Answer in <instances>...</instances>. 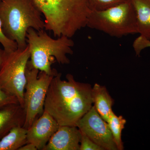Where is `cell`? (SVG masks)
<instances>
[{"label":"cell","instance_id":"7c38bea8","mask_svg":"<svg viewBox=\"0 0 150 150\" xmlns=\"http://www.w3.org/2000/svg\"><path fill=\"white\" fill-rule=\"evenodd\" d=\"M94 106L103 119L107 122L112 112V107L114 100L104 86L95 84L92 90Z\"/></svg>","mask_w":150,"mask_h":150},{"label":"cell","instance_id":"ba28073f","mask_svg":"<svg viewBox=\"0 0 150 150\" xmlns=\"http://www.w3.org/2000/svg\"><path fill=\"white\" fill-rule=\"evenodd\" d=\"M76 126L104 150H118L107 122L94 105L78 121Z\"/></svg>","mask_w":150,"mask_h":150},{"label":"cell","instance_id":"30bf717a","mask_svg":"<svg viewBox=\"0 0 150 150\" xmlns=\"http://www.w3.org/2000/svg\"><path fill=\"white\" fill-rule=\"evenodd\" d=\"M81 136L77 126H60L43 150H79Z\"/></svg>","mask_w":150,"mask_h":150},{"label":"cell","instance_id":"8fae6325","mask_svg":"<svg viewBox=\"0 0 150 150\" xmlns=\"http://www.w3.org/2000/svg\"><path fill=\"white\" fill-rule=\"evenodd\" d=\"M25 120L24 108L19 103H11L0 108V140L13 128L23 126Z\"/></svg>","mask_w":150,"mask_h":150},{"label":"cell","instance_id":"7a4b0ae2","mask_svg":"<svg viewBox=\"0 0 150 150\" xmlns=\"http://www.w3.org/2000/svg\"><path fill=\"white\" fill-rule=\"evenodd\" d=\"M44 17L45 29L55 36L71 34L83 26L91 12L89 0H34Z\"/></svg>","mask_w":150,"mask_h":150},{"label":"cell","instance_id":"9c48e42d","mask_svg":"<svg viewBox=\"0 0 150 150\" xmlns=\"http://www.w3.org/2000/svg\"><path fill=\"white\" fill-rule=\"evenodd\" d=\"M59 126L56 120L44 110L27 129L28 143L33 144L38 150H43Z\"/></svg>","mask_w":150,"mask_h":150},{"label":"cell","instance_id":"8992f818","mask_svg":"<svg viewBox=\"0 0 150 150\" xmlns=\"http://www.w3.org/2000/svg\"><path fill=\"white\" fill-rule=\"evenodd\" d=\"M30 56L28 45L10 53L5 52L0 69V89L16 97L23 108L26 83L25 71Z\"/></svg>","mask_w":150,"mask_h":150},{"label":"cell","instance_id":"277c9868","mask_svg":"<svg viewBox=\"0 0 150 150\" xmlns=\"http://www.w3.org/2000/svg\"><path fill=\"white\" fill-rule=\"evenodd\" d=\"M26 41L30 52V66L49 75H56L51 65L56 60L59 64H69L68 54H72L74 41L70 38L62 35L57 39L50 37L43 30H28Z\"/></svg>","mask_w":150,"mask_h":150},{"label":"cell","instance_id":"9a60e30c","mask_svg":"<svg viewBox=\"0 0 150 150\" xmlns=\"http://www.w3.org/2000/svg\"><path fill=\"white\" fill-rule=\"evenodd\" d=\"M107 122L118 150L124 149L121 134L126 123V119L121 115L117 116L112 111Z\"/></svg>","mask_w":150,"mask_h":150},{"label":"cell","instance_id":"5b68a950","mask_svg":"<svg viewBox=\"0 0 150 150\" xmlns=\"http://www.w3.org/2000/svg\"><path fill=\"white\" fill-rule=\"evenodd\" d=\"M86 26L117 38L138 33L137 14L131 1L104 10L92 11Z\"/></svg>","mask_w":150,"mask_h":150},{"label":"cell","instance_id":"7402d4cb","mask_svg":"<svg viewBox=\"0 0 150 150\" xmlns=\"http://www.w3.org/2000/svg\"><path fill=\"white\" fill-rule=\"evenodd\" d=\"M5 55V52L4 50L0 48V69L1 67Z\"/></svg>","mask_w":150,"mask_h":150},{"label":"cell","instance_id":"52a82bcc","mask_svg":"<svg viewBox=\"0 0 150 150\" xmlns=\"http://www.w3.org/2000/svg\"><path fill=\"white\" fill-rule=\"evenodd\" d=\"M58 74V73H57ZM26 83L24 94L25 120L23 127L28 129L44 110V103L49 86L54 76L40 71L28 63Z\"/></svg>","mask_w":150,"mask_h":150},{"label":"cell","instance_id":"6da1fadb","mask_svg":"<svg viewBox=\"0 0 150 150\" xmlns=\"http://www.w3.org/2000/svg\"><path fill=\"white\" fill-rule=\"evenodd\" d=\"M62 74L54 76L49 86L44 103V110L60 126H76L93 104L89 84L79 82L71 74L62 80Z\"/></svg>","mask_w":150,"mask_h":150},{"label":"cell","instance_id":"2e32d148","mask_svg":"<svg viewBox=\"0 0 150 150\" xmlns=\"http://www.w3.org/2000/svg\"><path fill=\"white\" fill-rule=\"evenodd\" d=\"M131 0H89L92 11L107 9Z\"/></svg>","mask_w":150,"mask_h":150},{"label":"cell","instance_id":"5bb4252c","mask_svg":"<svg viewBox=\"0 0 150 150\" xmlns=\"http://www.w3.org/2000/svg\"><path fill=\"white\" fill-rule=\"evenodd\" d=\"M27 143V129L16 126L0 140V150H18Z\"/></svg>","mask_w":150,"mask_h":150},{"label":"cell","instance_id":"ac0fdd59","mask_svg":"<svg viewBox=\"0 0 150 150\" xmlns=\"http://www.w3.org/2000/svg\"><path fill=\"white\" fill-rule=\"evenodd\" d=\"M81 136L79 150H104L103 148L91 139L83 132L81 131Z\"/></svg>","mask_w":150,"mask_h":150},{"label":"cell","instance_id":"4fadbf2b","mask_svg":"<svg viewBox=\"0 0 150 150\" xmlns=\"http://www.w3.org/2000/svg\"><path fill=\"white\" fill-rule=\"evenodd\" d=\"M137 14L138 33L150 40V0H131Z\"/></svg>","mask_w":150,"mask_h":150},{"label":"cell","instance_id":"3957f363","mask_svg":"<svg viewBox=\"0 0 150 150\" xmlns=\"http://www.w3.org/2000/svg\"><path fill=\"white\" fill-rule=\"evenodd\" d=\"M34 0H0V19L6 36L16 42L18 48L27 46L28 30H43L45 22Z\"/></svg>","mask_w":150,"mask_h":150},{"label":"cell","instance_id":"ffe728a7","mask_svg":"<svg viewBox=\"0 0 150 150\" xmlns=\"http://www.w3.org/2000/svg\"><path fill=\"white\" fill-rule=\"evenodd\" d=\"M137 46L140 51L146 48L150 47V40L146 38L141 36L137 41Z\"/></svg>","mask_w":150,"mask_h":150},{"label":"cell","instance_id":"44dd1931","mask_svg":"<svg viewBox=\"0 0 150 150\" xmlns=\"http://www.w3.org/2000/svg\"><path fill=\"white\" fill-rule=\"evenodd\" d=\"M37 148L32 143H28L20 148L18 150H37Z\"/></svg>","mask_w":150,"mask_h":150},{"label":"cell","instance_id":"e0dca14e","mask_svg":"<svg viewBox=\"0 0 150 150\" xmlns=\"http://www.w3.org/2000/svg\"><path fill=\"white\" fill-rule=\"evenodd\" d=\"M0 43L2 45L4 48V50L6 53L13 52L18 48L16 42L8 38L4 33L1 19H0Z\"/></svg>","mask_w":150,"mask_h":150},{"label":"cell","instance_id":"d6986e66","mask_svg":"<svg viewBox=\"0 0 150 150\" xmlns=\"http://www.w3.org/2000/svg\"><path fill=\"white\" fill-rule=\"evenodd\" d=\"M17 103H19V102L16 97L11 95L0 89V108L7 105Z\"/></svg>","mask_w":150,"mask_h":150}]
</instances>
